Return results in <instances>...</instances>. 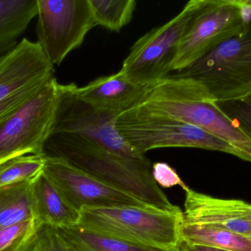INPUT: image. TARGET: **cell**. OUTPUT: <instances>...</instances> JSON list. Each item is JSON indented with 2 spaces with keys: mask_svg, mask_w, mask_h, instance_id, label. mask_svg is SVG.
Returning a JSON list of instances; mask_svg holds the SVG:
<instances>
[{
  "mask_svg": "<svg viewBox=\"0 0 251 251\" xmlns=\"http://www.w3.org/2000/svg\"><path fill=\"white\" fill-rule=\"evenodd\" d=\"M181 242L191 246H206L232 251H251V240L241 234L204 225L183 223Z\"/></svg>",
  "mask_w": 251,
  "mask_h": 251,
  "instance_id": "18",
  "label": "cell"
},
{
  "mask_svg": "<svg viewBox=\"0 0 251 251\" xmlns=\"http://www.w3.org/2000/svg\"><path fill=\"white\" fill-rule=\"evenodd\" d=\"M116 128L139 154L153 149L186 147L222 152L249 162V158L222 139L199 127L135 106L118 116Z\"/></svg>",
  "mask_w": 251,
  "mask_h": 251,
  "instance_id": "4",
  "label": "cell"
},
{
  "mask_svg": "<svg viewBox=\"0 0 251 251\" xmlns=\"http://www.w3.org/2000/svg\"><path fill=\"white\" fill-rule=\"evenodd\" d=\"M97 26L113 32H120L134 15L135 0H89Z\"/></svg>",
  "mask_w": 251,
  "mask_h": 251,
  "instance_id": "20",
  "label": "cell"
},
{
  "mask_svg": "<svg viewBox=\"0 0 251 251\" xmlns=\"http://www.w3.org/2000/svg\"><path fill=\"white\" fill-rule=\"evenodd\" d=\"M41 224L36 218L9 225L0 229V251H24Z\"/></svg>",
  "mask_w": 251,
  "mask_h": 251,
  "instance_id": "22",
  "label": "cell"
},
{
  "mask_svg": "<svg viewBox=\"0 0 251 251\" xmlns=\"http://www.w3.org/2000/svg\"><path fill=\"white\" fill-rule=\"evenodd\" d=\"M249 238L250 239V240H251V231L250 234H249Z\"/></svg>",
  "mask_w": 251,
  "mask_h": 251,
  "instance_id": "29",
  "label": "cell"
},
{
  "mask_svg": "<svg viewBox=\"0 0 251 251\" xmlns=\"http://www.w3.org/2000/svg\"><path fill=\"white\" fill-rule=\"evenodd\" d=\"M45 156L27 155L0 165V187L33 181L44 171Z\"/></svg>",
  "mask_w": 251,
  "mask_h": 251,
  "instance_id": "21",
  "label": "cell"
},
{
  "mask_svg": "<svg viewBox=\"0 0 251 251\" xmlns=\"http://www.w3.org/2000/svg\"><path fill=\"white\" fill-rule=\"evenodd\" d=\"M203 1H189L169 22L139 38L130 49L121 72L130 81L143 85L168 76L180 42Z\"/></svg>",
  "mask_w": 251,
  "mask_h": 251,
  "instance_id": "6",
  "label": "cell"
},
{
  "mask_svg": "<svg viewBox=\"0 0 251 251\" xmlns=\"http://www.w3.org/2000/svg\"><path fill=\"white\" fill-rule=\"evenodd\" d=\"M147 86L132 82L119 71L97 78L85 86L75 84V91L95 107L121 114L139 104Z\"/></svg>",
  "mask_w": 251,
  "mask_h": 251,
  "instance_id": "14",
  "label": "cell"
},
{
  "mask_svg": "<svg viewBox=\"0 0 251 251\" xmlns=\"http://www.w3.org/2000/svg\"><path fill=\"white\" fill-rule=\"evenodd\" d=\"M250 0H203L183 37L171 70L182 72L251 23Z\"/></svg>",
  "mask_w": 251,
  "mask_h": 251,
  "instance_id": "5",
  "label": "cell"
},
{
  "mask_svg": "<svg viewBox=\"0 0 251 251\" xmlns=\"http://www.w3.org/2000/svg\"><path fill=\"white\" fill-rule=\"evenodd\" d=\"M36 41L53 66H60L97 26L89 0H37Z\"/></svg>",
  "mask_w": 251,
  "mask_h": 251,
  "instance_id": "9",
  "label": "cell"
},
{
  "mask_svg": "<svg viewBox=\"0 0 251 251\" xmlns=\"http://www.w3.org/2000/svg\"><path fill=\"white\" fill-rule=\"evenodd\" d=\"M199 127L243 152L251 163V139L217 106L204 86L176 75L149 85L137 106ZM135 107V106H134Z\"/></svg>",
  "mask_w": 251,
  "mask_h": 251,
  "instance_id": "2",
  "label": "cell"
},
{
  "mask_svg": "<svg viewBox=\"0 0 251 251\" xmlns=\"http://www.w3.org/2000/svg\"><path fill=\"white\" fill-rule=\"evenodd\" d=\"M250 4H251V0H250ZM251 94V84L247 88L245 89V91H243V94H241L240 97H243V96L248 95V94Z\"/></svg>",
  "mask_w": 251,
  "mask_h": 251,
  "instance_id": "28",
  "label": "cell"
},
{
  "mask_svg": "<svg viewBox=\"0 0 251 251\" xmlns=\"http://www.w3.org/2000/svg\"><path fill=\"white\" fill-rule=\"evenodd\" d=\"M33 181L0 187V229L36 218Z\"/></svg>",
  "mask_w": 251,
  "mask_h": 251,
  "instance_id": "17",
  "label": "cell"
},
{
  "mask_svg": "<svg viewBox=\"0 0 251 251\" xmlns=\"http://www.w3.org/2000/svg\"><path fill=\"white\" fill-rule=\"evenodd\" d=\"M178 251H182L181 250V249H180V246H179V249H178Z\"/></svg>",
  "mask_w": 251,
  "mask_h": 251,
  "instance_id": "30",
  "label": "cell"
},
{
  "mask_svg": "<svg viewBox=\"0 0 251 251\" xmlns=\"http://www.w3.org/2000/svg\"><path fill=\"white\" fill-rule=\"evenodd\" d=\"M45 157L64 159L106 184L159 210H177L152 176L147 159L126 157L75 134L51 133L44 144Z\"/></svg>",
  "mask_w": 251,
  "mask_h": 251,
  "instance_id": "1",
  "label": "cell"
},
{
  "mask_svg": "<svg viewBox=\"0 0 251 251\" xmlns=\"http://www.w3.org/2000/svg\"><path fill=\"white\" fill-rule=\"evenodd\" d=\"M54 78L39 44L27 38L0 56V125Z\"/></svg>",
  "mask_w": 251,
  "mask_h": 251,
  "instance_id": "11",
  "label": "cell"
},
{
  "mask_svg": "<svg viewBox=\"0 0 251 251\" xmlns=\"http://www.w3.org/2000/svg\"><path fill=\"white\" fill-rule=\"evenodd\" d=\"M184 213L152 207L85 208L77 226L161 250H177L181 243Z\"/></svg>",
  "mask_w": 251,
  "mask_h": 251,
  "instance_id": "3",
  "label": "cell"
},
{
  "mask_svg": "<svg viewBox=\"0 0 251 251\" xmlns=\"http://www.w3.org/2000/svg\"><path fill=\"white\" fill-rule=\"evenodd\" d=\"M177 75L203 85L215 102L238 98L251 84V22L247 29Z\"/></svg>",
  "mask_w": 251,
  "mask_h": 251,
  "instance_id": "7",
  "label": "cell"
},
{
  "mask_svg": "<svg viewBox=\"0 0 251 251\" xmlns=\"http://www.w3.org/2000/svg\"><path fill=\"white\" fill-rule=\"evenodd\" d=\"M24 251H75L58 228L42 225Z\"/></svg>",
  "mask_w": 251,
  "mask_h": 251,
  "instance_id": "24",
  "label": "cell"
},
{
  "mask_svg": "<svg viewBox=\"0 0 251 251\" xmlns=\"http://www.w3.org/2000/svg\"><path fill=\"white\" fill-rule=\"evenodd\" d=\"M75 84H59L50 134H75L126 157L146 159L134 151L118 131L116 121L120 114L99 109L82 100L75 92Z\"/></svg>",
  "mask_w": 251,
  "mask_h": 251,
  "instance_id": "8",
  "label": "cell"
},
{
  "mask_svg": "<svg viewBox=\"0 0 251 251\" xmlns=\"http://www.w3.org/2000/svg\"><path fill=\"white\" fill-rule=\"evenodd\" d=\"M59 83L55 78L0 125V165L27 155H43L54 122Z\"/></svg>",
  "mask_w": 251,
  "mask_h": 251,
  "instance_id": "10",
  "label": "cell"
},
{
  "mask_svg": "<svg viewBox=\"0 0 251 251\" xmlns=\"http://www.w3.org/2000/svg\"><path fill=\"white\" fill-rule=\"evenodd\" d=\"M189 245V244H188ZM191 246V245H190ZM196 251H232L225 249H215V248L206 247V246H191Z\"/></svg>",
  "mask_w": 251,
  "mask_h": 251,
  "instance_id": "26",
  "label": "cell"
},
{
  "mask_svg": "<svg viewBox=\"0 0 251 251\" xmlns=\"http://www.w3.org/2000/svg\"><path fill=\"white\" fill-rule=\"evenodd\" d=\"M180 249L182 251H196L191 246L187 244V243H183V242H181V245H180Z\"/></svg>",
  "mask_w": 251,
  "mask_h": 251,
  "instance_id": "27",
  "label": "cell"
},
{
  "mask_svg": "<svg viewBox=\"0 0 251 251\" xmlns=\"http://www.w3.org/2000/svg\"><path fill=\"white\" fill-rule=\"evenodd\" d=\"M44 173L79 212L85 208L151 207L64 159L45 157Z\"/></svg>",
  "mask_w": 251,
  "mask_h": 251,
  "instance_id": "12",
  "label": "cell"
},
{
  "mask_svg": "<svg viewBox=\"0 0 251 251\" xmlns=\"http://www.w3.org/2000/svg\"><path fill=\"white\" fill-rule=\"evenodd\" d=\"M35 217L41 225L57 228L77 226L80 212L75 209L44 173L32 183Z\"/></svg>",
  "mask_w": 251,
  "mask_h": 251,
  "instance_id": "15",
  "label": "cell"
},
{
  "mask_svg": "<svg viewBox=\"0 0 251 251\" xmlns=\"http://www.w3.org/2000/svg\"><path fill=\"white\" fill-rule=\"evenodd\" d=\"M37 12V0H0V56L18 45Z\"/></svg>",
  "mask_w": 251,
  "mask_h": 251,
  "instance_id": "16",
  "label": "cell"
},
{
  "mask_svg": "<svg viewBox=\"0 0 251 251\" xmlns=\"http://www.w3.org/2000/svg\"><path fill=\"white\" fill-rule=\"evenodd\" d=\"M152 176L155 182L165 188L180 186L183 190L187 188L177 172L167 163L157 162L152 165Z\"/></svg>",
  "mask_w": 251,
  "mask_h": 251,
  "instance_id": "25",
  "label": "cell"
},
{
  "mask_svg": "<svg viewBox=\"0 0 251 251\" xmlns=\"http://www.w3.org/2000/svg\"><path fill=\"white\" fill-rule=\"evenodd\" d=\"M75 251H178L161 250L126 241L79 226L58 228Z\"/></svg>",
  "mask_w": 251,
  "mask_h": 251,
  "instance_id": "19",
  "label": "cell"
},
{
  "mask_svg": "<svg viewBox=\"0 0 251 251\" xmlns=\"http://www.w3.org/2000/svg\"><path fill=\"white\" fill-rule=\"evenodd\" d=\"M216 103L234 125L251 139V94Z\"/></svg>",
  "mask_w": 251,
  "mask_h": 251,
  "instance_id": "23",
  "label": "cell"
},
{
  "mask_svg": "<svg viewBox=\"0 0 251 251\" xmlns=\"http://www.w3.org/2000/svg\"><path fill=\"white\" fill-rule=\"evenodd\" d=\"M184 223L228 230L249 237L251 231V203L217 198L185 190Z\"/></svg>",
  "mask_w": 251,
  "mask_h": 251,
  "instance_id": "13",
  "label": "cell"
}]
</instances>
